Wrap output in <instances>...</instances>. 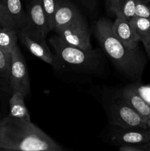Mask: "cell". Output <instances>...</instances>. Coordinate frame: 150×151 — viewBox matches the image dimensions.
I'll return each instance as SVG.
<instances>
[{
  "instance_id": "1",
  "label": "cell",
  "mask_w": 150,
  "mask_h": 151,
  "mask_svg": "<svg viewBox=\"0 0 150 151\" xmlns=\"http://www.w3.org/2000/svg\"><path fill=\"white\" fill-rule=\"evenodd\" d=\"M63 147L31 120L6 116L0 119V150L62 151Z\"/></svg>"
},
{
  "instance_id": "13",
  "label": "cell",
  "mask_w": 150,
  "mask_h": 151,
  "mask_svg": "<svg viewBox=\"0 0 150 151\" xmlns=\"http://www.w3.org/2000/svg\"><path fill=\"white\" fill-rule=\"evenodd\" d=\"M24 97L22 93L19 91L12 92L11 97L9 100L10 113L8 116L11 117L31 120L29 111L25 106Z\"/></svg>"
},
{
  "instance_id": "6",
  "label": "cell",
  "mask_w": 150,
  "mask_h": 151,
  "mask_svg": "<svg viewBox=\"0 0 150 151\" xmlns=\"http://www.w3.org/2000/svg\"><path fill=\"white\" fill-rule=\"evenodd\" d=\"M9 88L12 92L19 91L26 97L30 92V82L26 62L19 45L16 44L11 52Z\"/></svg>"
},
{
  "instance_id": "12",
  "label": "cell",
  "mask_w": 150,
  "mask_h": 151,
  "mask_svg": "<svg viewBox=\"0 0 150 151\" xmlns=\"http://www.w3.org/2000/svg\"><path fill=\"white\" fill-rule=\"evenodd\" d=\"M80 15V11L71 0H63L54 16L53 30L66 26Z\"/></svg>"
},
{
  "instance_id": "8",
  "label": "cell",
  "mask_w": 150,
  "mask_h": 151,
  "mask_svg": "<svg viewBox=\"0 0 150 151\" xmlns=\"http://www.w3.org/2000/svg\"><path fill=\"white\" fill-rule=\"evenodd\" d=\"M110 142L116 146L126 144H144L150 141V130L144 128H122L112 125Z\"/></svg>"
},
{
  "instance_id": "17",
  "label": "cell",
  "mask_w": 150,
  "mask_h": 151,
  "mask_svg": "<svg viewBox=\"0 0 150 151\" xmlns=\"http://www.w3.org/2000/svg\"><path fill=\"white\" fill-rule=\"evenodd\" d=\"M10 65H11V54L0 49V85L4 90L10 89Z\"/></svg>"
},
{
  "instance_id": "19",
  "label": "cell",
  "mask_w": 150,
  "mask_h": 151,
  "mask_svg": "<svg viewBox=\"0 0 150 151\" xmlns=\"http://www.w3.org/2000/svg\"><path fill=\"white\" fill-rule=\"evenodd\" d=\"M136 1L137 0H121L115 10L114 15L116 17L130 20L135 16Z\"/></svg>"
},
{
  "instance_id": "27",
  "label": "cell",
  "mask_w": 150,
  "mask_h": 151,
  "mask_svg": "<svg viewBox=\"0 0 150 151\" xmlns=\"http://www.w3.org/2000/svg\"><path fill=\"white\" fill-rule=\"evenodd\" d=\"M142 147L144 151H150V141L146 143L142 144Z\"/></svg>"
},
{
  "instance_id": "24",
  "label": "cell",
  "mask_w": 150,
  "mask_h": 151,
  "mask_svg": "<svg viewBox=\"0 0 150 151\" xmlns=\"http://www.w3.org/2000/svg\"><path fill=\"white\" fill-rule=\"evenodd\" d=\"M121 0H106V8L110 13L114 14L115 10Z\"/></svg>"
},
{
  "instance_id": "28",
  "label": "cell",
  "mask_w": 150,
  "mask_h": 151,
  "mask_svg": "<svg viewBox=\"0 0 150 151\" xmlns=\"http://www.w3.org/2000/svg\"><path fill=\"white\" fill-rule=\"evenodd\" d=\"M146 125H147V128H148V129L150 130V119L146 121Z\"/></svg>"
},
{
  "instance_id": "16",
  "label": "cell",
  "mask_w": 150,
  "mask_h": 151,
  "mask_svg": "<svg viewBox=\"0 0 150 151\" xmlns=\"http://www.w3.org/2000/svg\"><path fill=\"white\" fill-rule=\"evenodd\" d=\"M17 29L16 28L0 27V49L7 52L11 53L19 40Z\"/></svg>"
},
{
  "instance_id": "9",
  "label": "cell",
  "mask_w": 150,
  "mask_h": 151,
  "mask_svg": "<svg viewBox=\"0 0 150 151\" xmlns=\"http://www.w3.org/2000/svg\"><path fill=\"white\" fill-rule=\"evenodd\" d=\"M17 33L19 39H20L21 42L29 50V52L45 63L52 65L54 62L53 53L47 45L46 39L35 38L28 33L23 27L18 29Z\"/></svg>"
},
{
  "instance_id": "23",
  "label": "cell",
  "mask_w": 150,
  "mask_h": 151,
  "mask_svg": "<svg viewBox=\"0 0 150 151\" xmlns=\"http://www.w3.org/2000/svg\"><path fill=\"white\" fill-rule=\"evenodd\" d=\"M120 151H144L142 144H126L119 147Z\"/></svg>"
},
{
  "instance_id": "26",
  "label": "cell",
  "mask_w": 150,
  "mask_h": 151,
  "mask_svg": "<svg viewBox=\"0 0 150 151\" xmlns=\"http://www.w3.org/2000/svg\"><path fill=\"white\" fill-rule=\"evenodd\" d=\"M143 45L145 48V51L146 52L147 56L149 57V58H150V39L148 40L146 43H144Z\"/></svg>"
},
{
  "instance_id": "18",
  "label": "cell",
  "mask_w": 150,
  "mask_h": 151,
  "mask_svg": "<svg viewBox=\"0 0 150 151\" xmlns=\"http://www.w3.org/2000/svg\"><path fill=\"white\" fill-rule=\"evenodd\" d=\"M63 0H41L43 10L45 13L49 31L54 29V16Z\"/></svg>"
},
{
  "instance_id": "14",
  "label": "cell",
  "mask_w": 150,
  "mask_h": 151,
  "mask_svg": "<svg viewBox=\"0 0 150 151\" xmlns=\"http://www.w3.org/2000/svg\"><path fill=\"white\" fill-rule=\"evenodd\" d=\"M2 4L11 19H13L16 28L22 27L26 24V12L24 10L21 0H1Z\"/></svg>"
},
{
  "instance_id": "3",
  "label": "cell",
  "mask_w": 150,
  "mask_h": 151,
  "mask_svg": "<svg viewBox=\"0 0 150 151\" xmlns=\"http://www.w3.org/2000/svg\"><path fill=\"white\" fill-rule=\"evenodd\" d=\"M54 50L51 66L57 70L99 75L104 71V58L99 49L82 50L66 43L58 35L49 38Z\"/></svg>"
},
{
  "instance_id": "10",
  "label": "cell",
  "mask_w": 150,
  "mask_h": 151,
  "mask_svg": "<svg viewBox=\"0 0 150 151\" xmlns=\"http://www.w3.org/2000/svg\"><path fill=\"white\" fill-rule=\"evenodd\" d=\"M119 91L124 100L139 114L144 121L146 122L150 119V106L138 94L134 83L124 87Z\"/></svg>"
},
{
  "instance_id": "25",
  "label": "cell",
  "mask_w": 150,
  "mask_h": 151,
  "mask_svg": "<svg viewBox=\"0 0 150 151\" xmlns=\"http://www.w3.org/2000/svg\"><path fill=\"white\" fill-rule=\"evenodd\" d=\"M81 4L91 11H94L97 7V0H79Z\"/></svg>"
},
{
  "instance_id": "15",
  "label": "cell",
  "mask_w": 150,
  "mask_h": 151,
  "mask_svg": "<svg viewBox=\"0 0 150 151\" xmlns=\"http://www.w3.org/2000/svg\"><path fill=\"white\" fill-rule=\"evenodd\" d=\"M129 24L139 42L144 44L150 39V18L134 16Z\"/></svg>"
},
{
  "instance_id": "2",
  "label": "cell",
  "mask_w": 150,
  "mask_h": 151,
  "mask_svg": "<svg viewBox=\"0 0 150 151\" xmlns=\"http://www.w3.org/2000/svg\"><path fill=\"white\" fill-rule=\"evenodd\" d=\"M113 22L105 18L96 22L94 33L101 49L118 71L129 79L138 81L145 69L146 60L139 46L128 48L121 42L113 31Z\"/></svg>"
},
{
  "instance_id": "22",
  "label": "cell",
  "mask_w": 150,
  "mask_h": 151,
  "mask_svg": "<svg viewBox=\"0 0 150 151\" xmlns=\"http://www.w3.org/2000/svg\"><path fill=\"white\" fill-rule=\"evenodd\" d=\"M134 85L138 94L150 106V85H141L138 83Z\"/></svg>"
},
{
  "instance_id": "5",
  "label": "cell",
  "mask_w": 150,
  "mask_h": 151,
  "mask_svg": "<svg viewBox=\"0 0 150 151\" xmlns=\"http://www.w3.org/2000/svg\"><path fill=\"white\" fill-rule=\"evenodd\" d=\"M66 43L82 49H93L91 44V31L88 22L82 14L63 27L54 30Z\"/></svg>"
},
{
  "instance_id": "21",
  "label": "cell",
  "mask_w": 150,
  "mask_h": 151,
  "mask_svg": "<svg viewBox=\"0 0 150 151\" xmlns=\"http://www.w3.org/2000/svg\"><path fill=\"white\" fill-rule=\"evenodd\" d=\"M0 27L17 29L13 19H11L1 0H0Z\"/></svg>"
},
{
  "instance_id": "7",
  "label": "cell",
  "mask_w": 150,
  "mask_h": 151,
  "mask_svg": "<svg viewBox=\"0 0 150 151\" xmlns=\"http://www.w3.org/2000/svg\"><path fill=\"white\" fill-rule=\"evenodd\" d=\"M26 17V24L22 27L35 38L46 39V36L50 31L43 10L41 0H31L27 5Z\"/></svg>"
},
{
  "instance_id": "11",
  "label": "cell",
  "mask_w": 150,
  "mask_h": 151,
  "mask_svg": "<svg viewBox=\"0 0 150 151\" xmlns=\"http://www.w3.org/2000/svg\"><path fill=\"white\" fill-rule=\"evenodd\" d=\"M112 28L116 38L128 48L134 49L138 47L139 41L131 27L129 20L116 17V20L113 22Z\"/></svg>"
},
{
  "instance_id": "20",
  "label": "cell",
  "mask_w": 150,
  "mask_h": 151,
  "mask_svg": "<svg viewBox=\"0 0 150 151\" xmlns=\"http://www.w3.org/2000/svg\"><path fill=\"white\" fill-rule=\"evenodd\" d=\"M149 0H137L135 16L150 18V5H149Z\"/></svg>"
},
{
  "instance_id": "4",
  "label": "cell",
  "mask_w": 150,
  "mask_h": 151,
  "mask_svg": "<svg viewBox=\"0 0 150 151\" xmlns=\"http://www.w3.org/2000/svg\"><path fill=\"white\" fill-rule=\"evenodd\" d=\"M104 92V108L111 125L148 129L146 122L124 100L119 91Z\"/></svg>"
}]
</instances>
